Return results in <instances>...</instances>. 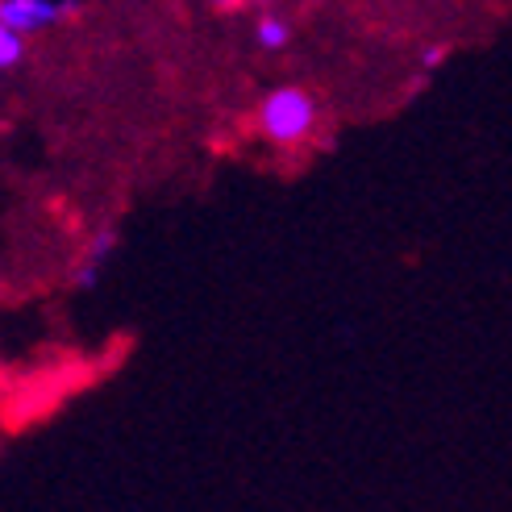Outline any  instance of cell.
Instances as JSON below:
<instances>
[{
	"label": "cell",
	"instance_id": "cell-1",
	"mask_svg": "<svg viewBox=\"0 0 512 512\" xmlns=\"http://www.w3.org/2000/svg\"><path fill=\"white\" fill-rule=\"evenodd\" d=\"M259 130L275 146H300L317 130V100H313V92H304L296 84L267 92L263 105H259Z\"/></svg>",
	"mask_w": 512,
	"mask_h": 512
},
{
	"label": "cell",
	"instance_id": "cell-2",
	"mask_svg": "<svg viewBox=\"0 0 512 512\" xmlns=\"http://www.w3.org/2000/svg\"><path fill=\"white\" fill-rule=\"evenodd\" d=\"M71 13V0H0V21L17 34H42Z\"/></svg>",
	"mask_w": 512,
	"mask_h": 512
},
{
	"label": "cell",
	"instance_id": "cell-3",
	"mask_svg": "<svg viewBox=\"0 0 512 512\" xmlns=\"http://www.w3.org/2000/svg\"><path fill=\"white\" fill-rule=\"evenodd\" d=\"M254 42H259L263 50H284V46L292 42V25H288V17L263 13L259 21H254Z\"/></svg>",
	"mask_w": 512,
	"mask_h": 512
},
{
	"label": "cell",
	"instance_id": "cell-4",
	"mask_svg": "<svg viewBox=\"0 0 512 512\" xmlns=\"http://www.w3.org/2000/svg\"><path fill=\"white\" fill-rule=\"evenodd\" d=\"M25 59V34H17L13 25L0 21V71H9Z\"/></svg>",
	"mask_w": 512,
	"mask_h": 512
},
{
	"label": "cell",
	"instance_id": "cell-5",
	"mask_svg": "<svg viewBox=\"0 0 512 512\" xmlns=\"http://www.w3.org/2000/svg\"><path fill=\"white\" fill-rule=\"evenodd\" d=\"M100 271H105V263H96V259H84L80 267H75V275H71V284L80 288V292H92L96 284H100Z\"/></svg>",
	"mask_w": 512,
	"mask_h": 512
},
{
	"label": "cell",
	"instance_id": "cell-6",
	"mask_svg": "<svg viewBox=\"0 0 512 512\" xmlns=\"http://www.w3.org/2000/svg\"><path fill=\"white\" fill-rule=\"evenodd\" d=\"M117 250V234L113 229H100V234L92 238V246H88V259H96V263H105L109 254Z\"/></svg>",
	"mask_w": 512,
	"mask_h": 512
},
{
	"label": "cell",
	"instance_id": "cell-7",
	"mask_svg": "<svg viewBox=\"0 0 512 512\" xmlns=\"http://www.w3.org/2000/svg\"><path fill=\"white\" fill-rule=\"evenodd\" d=\"M446 55H450V50H446L442 42H433V46H425V50H421V71H438V67L446 63Z\"/></svg>",
	"mask_w": 512,
	"mask_h": 512
},
{
	"label": "cell",
	"instance_id": "cell-8",
	"mask_svg": "<svg viewBox=\"0 0 512 512\" xmlns=\"http://www.w3.org/2000/svg\"><path fill=\"white\" fill-rule=\"evenodd\" d=\"M213 5H217V9H225V13H229V9H242V5H250V0H213Z\"/></svg>",
	"mask_w": 512,
	"mask_h": 512
}]
</instances>
